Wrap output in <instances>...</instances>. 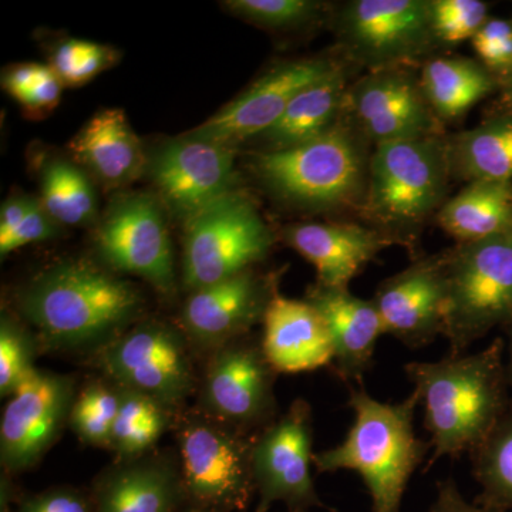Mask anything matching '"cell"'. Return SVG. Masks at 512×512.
Returning <instances> with one entry per match:
<instances>
[{
    "instance_id": "cell-11",
    "label": "cell",
    "mask_w": 512,
    "mask_h": 512,
    "mask_svg": "<svg viewBox=\"0 0 512 512\" xmlns=\"http://www.w3.org/2000/svg\"><path fill=\"white\" fill-rule=\"evenodd\" d=\"M261 340L242 336L208 356L198 384V409L258 434L278 419L275 377Z\"/></svg>"
},
{
    "instance_id": "cell-36",
    "label": "cell",
    "mask_w": 512,
    "mask_h": 512,
    "mask_svg": "<svg viewBox=\"0 0 512 512\" xmlns=\"http://www.w3.org/2000/svg\"><path fill=\"white\" fill-rule=\"evenodd\" d=\"M36 340L8 315L0 322V396H12L35 372Z\"/></svg>"
},
{
    "instance_id": "cell-17",
    "label": "cell",
    "mask_w": 512,
    "mask_h": 512,
    "mask_svg": "<svg viewBox=\"0 0 512 512\" xmlns=\"http://www.w3.org/2000/svg\"><path fill=\"white\" fill-rule=\"evenodd\" d=\"M340 62L316 57L278 64L190 136L227 147L262 136L281 119L296 94L332 72Z\"/></svg>"
},
{
    "instance_id": "cell-35",
    "label": "cell",
    "mask_w": 512,
    "mask_h": 512,
    "mask_svg": "<svg viewBox=\"0 0 512 512\" xmlns=\"http://www.w3.org/2000/svg\"><path fill=\"white\" fill-rule=\"evenodd\" d=\"M431 28L439 49L473 39L490 19V5L481 0H429Z\"/></svg>"
},
{
    "instance_id": "cell-43",
    "label": "cell",
    "mask_w": 512,
    "mask_h": 512,
    "mask_svg": "<svg viewBox=\"0 0 512 512\" xmlns=\"http://www.w3.org/2000/svg\"><path fill=\"white\" fill-rule=\"evenodd\" d=\"M498 106L512 109V67L498 79Z\"/></svg>"
},
{
    "instance_id": "cell-44",
    "label": "cell",
    "mask_w": 512,
    "mask_h": 512,
    "mask_svg": "<svg viewBox=\"0 0 512 512\" xmlns=\"http://www.w3.org/2000/svg\"><path fill=\"white\" fill-rule=\"evenodd\" d=\"M505 335H507V342H505V369H507L508 384L512 389V320L504 328Z\"/></svg>"
},
{
    "instance_id": "cell-12",
    "label": "cell",
    "mask_w": 512,
    "mask_h": 512,
    "mask_svg": "<svg viewBox=\"0 0 512 512\" xmlns=\"http://www.w3.org/2000/svg\"><path fill=\"white\" fill-rule=\"evenodd\" d=\"M313 417L311 404L296 399L282 416L256 434L252 477L258 504L255 512H269L276 503L286 511L326 508L312 478Z\"/></svg>"
},
{
    "instance_id": "cell-7",
    "label": "cell",
    "mask_w": 512,
    "mask_h": 512,
    "mask_svg": "<svg viewBox=\"0 0 512 512\" xmlns=\"http://www.w3.org/2000/svg\"><path fill=\"white\" fill-rule=\"evenodd\" d=\"M185 493L192 507L244 512L255 494L252 450L256 434L195 407L175 414L173 429Z\"/></svg>"
},
{
    "instance_id": "cell-41",
    "label": "cell",
    "mask_w": 512,
    "mask_h": 512,
    "mask_svg": "<svg viewBox=\"0 0 512 512\" xmlns=\"http://www.w3.org/2000/svg\"><path fill=\"white\" fill-rule=\"evenodd\" d=\"M429 512H474V505L467 503L453 478L437 485V497Z\"/></svg>"
},
{
    "instance_id": "cell-6",
    "label": "cell",
    "mask_w": 512,
    "mask_h": 512,
    "mask_svg": "<svg viewBox=\"0 0 512 512\" xmlns=\"http://www.w3.org/2000/svg\"><path fill=\"white\" fill-rule=\"evenodd\" d=\"M443 336L450 355H464L477 340L512 320V232L457 244L441 252Z\"/></svg>"
},
{
    "instance_id": "cell-19",
    "label": "cell",
    "mask_w": 512,
    "mask_h": 512,
    "mask_svg": "<svg viewBox=\"0 0 512 512\" xmlns=\"http://www.w3.org/2000/svg\"><path fill=\"white\" fill-rule=\"evenodd\" d=\"M94 512H183L190 507L177 450L114 460L89 488Z\"/></svg>"
},
{
    "instance_id": "cell-29",
    "label": "cell",
    "mask_w": 512,
    "mask_h": 512,
    "mask_svg": "<svg viewBox=\"0 0 512 512\" xmlns=\"http://www.w3.org/2000/svg\"><path fill=\"white\" fill-rule=\"evenodd\" d=\"M175 414L153 397L121 389L119 414L110 443L114 460H131L154 450L165 431L173 429Z\"/></svg>"
},
{
    "instance_id": "cell-32",
    "label": "cell",
    "mask_w": 512,
    "mask_h": 512,
    "mask_svg": "<svg viewBox=\"0 0 512 512\" xmlns=\"http://www.w3.org/2000/svg\"><path fill=\"white\" fill-rule=\"evenodd\" d=\"M120 403L119 386L106 377L104 380H94L77 393L69 427L84 444L110 450Z\"/></svg>"
},
{
    "instance_id": "cell-22",
    "label": "cell",
    "mask_w": 512,
    "mask_h": 512,
    "mask_svg": "<svg viewBox=\"0 0 512 512\" xmlns=\"http://www.w3.org/2000/svg\"><path fill=\"white\" fill-rule=\"evenodd\" d=\"M262 325V350L276 373L296 375L332 366L335 350L328 326L306 299L276 292Z\"/></svg>"
},
{
    "instance_id": "cell-25",
    "label": "cell",
    "mask_w": 512,
    "mask_h": 512,
    "mask_svg": "<svg viewBox=\"0 0 512 512\" xmlns=\"http://www.w3.org/2000/svg\"><path fill=\"white\" fill-rule=\"evenodd\" d=\"M69 148L79 163L110 187L130 183L144 165L140 140L120 109L94 114Z\"/></svg>"
},
{
    "instance_id": "cell-30",
    "label": "cell",
    "mask_w": 512,
    "mask_h": 512,
    "mask_svg": "<svg viewBox=\"0 0 512 512\" xmlns=\"http://www.w3.org/2000/svg\"><path fill=\"white\" fill-rule=\"evenodd\" d=\"M473 476L481 487L477 507L512 510V399L483 443L470 453Z\"/></svg>"
},
{
    "instance_id": "cell-1",
    "label": "cell",
    "mask_w": 512,
    "mask_h": 512,
    "mask_svg": "<svg viewBox=\"0 0 512 512\" xmlns=\"http://www.w3.org/2000/svg\"><path fill=\"white\" fill-rule=\"evenodd\" d=\"M404 370L423 406L424 426L430 433V464L476 450L512 399L503 338L471 355L412 362Z\"/></svg>"
},
{
    "instance_id": "cell-10",
    "label": "cell",
    "mask_w": 512,
    "mask_h": 512,
    "mask_svg": "<svg viewBox=\"0 0 512 512\" xmlns=\"http://www.w3.org/2000/svg\"><path fill=\"white\" fill-rule=\"evenodd\" d=\"M187 222L183 274L190 291L252 269L274 247L271 228L241 192H229Z\"/></svg>"
},
{
    "instance_id": "cell-4",
    "label": "cell",
    "mask_w": 512,
    "mask_h": 512,
    "mask_svg": "<svg viewBox=\"0 0 512 512\" xmlns=\"http://www.w3.org/2000/svg\"><path fill=\"white\" fill-rule=\"evenodd\" d=\"M446 134L380 144L373 150L359 217L419 258L423 229L448 200Z\"/></svg>"
},
{
    "instance_id": "cell-20",
    "label": "cell",
    "mask_w": 512,
    "mask_h": 512,
    "mask_svg": "<svg viewBox=\"0 0 512 512\" xmlns=\"http://www.w3.org/2000/svg\"><path fill=\"white\" fill-rule=\"evenodd\" d=\"M444 299L440 252L413 259L412 265L379 285L372 301L384 335L393 336L407 348L419 349L443 336Z\"/></svg>"
},
{
    "instance_id": "cell-46",
    "label": "cell",
    "mask_w": 512,
    "mask_h": 512,
    "mask_svg": "<svg viewBox=\"0 0 512 512\" xmlns=\"http://www.w3.org/2000/svg\"><path fill=\"white\" fill-rule=\"evenodd\" d=\"M474 512H494V511L484 510V508H480V507H477V505H474Z\"/></svg>"
},
{
    "instance_id": "cell-2",
    "label": "cell",
    "mask_w": 512,
    "mask_h": 512,
    "mask_svg": "<svg viewBox=\"0 0 512 512\" xmlns=\"http://www.w3.org/2000/svg\"><path fill=\"white\" fill-rule=\"evenodd\" d=\"M18 306L50 349L99 352L136 322L143 299L136 286L73 261L32 279L19 292Z\"/></svg>"
},
{
    "instance_id": "cell-33",
    "label": "cell",
    "mask_w": 512,
    "mask_h": 512,
    "mask_svg": "<svg viewBox=\"0 0 512 512\" xmlns=\"http://www.w3.org/2000/svg\"><path fill=\"white\" fill-rule=\"evenodd\" d=\"M2 87L30 116L40 117L59 104L63 83L50 66L20 63L3 72Z\"/></svg>"
},
{
    "instance_id": "cell-42",
    "label": "cell",
    "mask_w": 512,
    "mask_h": 512,
    "mask_svg": "<svg viewBox=\"0 0 512 512\" xmlns=\"http://www.w3.org/2000/svg\"><path fill=\"white\" fill-rule=\"evenodd\" d=\"M29 198H10L3 204L0 211V244L8 241L13 232L19 227L28 208Z\"/></svg>"
},
{
    "instance_id": "cell-21",
    "label": "cell",
    "mask_w": 512,
    "mask_h": 512,
    "mask_svg": "<svg viewBox=\"0 0 512 512\" xmlns=\"http://www.w3.org/2000/svg\"><path fill=\"white\" fill-rule=\"evenodd\" d=\"M286 244L316 269V284L326 288H349L353 278L392 239L366 224L355 222H303L285 228Z\"/></svg>"
},
{
    "instance_id": "cell-3",
    "label": "cell",
    "mask_w": 512,
    "mask_h": 512,
    "mask_svg": "<svg viewBox=\"0 0 512 512\" xmlns=\"http://www.w3.org/2000/svg\"><path fill=\"white\" fill-rule=\"evenodd\" d=\"M419 404L414 392L403 402L382 403L363 387L350 386L355 421L339 446L313 454L316 471H356L372 498L373 512H400L410 478L431 451L430 441L414 431Z\"/></svg>"
},
{
    "instance_id": "cell-13",
    "label": "cell",
    "mask_w": 512,
    "mask_h": 512,
    "mask_svg": "<svg viewBox=\"0 0 512 512\" xmlns=\"http://www.w3.org/2000/svg\"><path fill=\"white\" fill-rule=\"evenodd\" d=\"M77 383L72 376L36 369L9 397L0 423V463L5 474L37 466L69 426Z\"/></svg>"
},
{
    "instance_id": "cell-18",
    "label": "cell",
    "mask_w": 512,
    "mask_h": 512,
    "mask_svg": "<svg viewBox=\"0 0 512 512\" xmlns=\"http://www.w3.org/2000/svg\"><path fill=\"white\" fill-rule=\"evenodd\" d=\"M150 174L171 210L188 221L234 191V151L187 136L165 144L154 154Z\"/></svg>"
},
{
    "instance_id": "cell-23",
    "label": "cell",
    "mask_w": 512,
    "mask_h": 512,
    "mask_svg": "<svg viewBox=\"0 0 512 512\" xmlns=\"http://www.w3.org/2000/svg\"><path fill=\"white\" fill-rule=\"evenodd\" d=\"M328 326L335 350L336 375L345 383H362L372 367L377 340L384 335L382 320L373 301L357 298L349 288L315 284L306 293Z\"/></svg>"
},
{
    "instance_id": "cell-45",
    "label": "cell",
    "mask_w": 512,
    "mask_h": 512,
    "mask_svg": "<svg viewBox=\"0 0 512 512\" xmlns=\"http://www.w3.org/2000/svg\"><path fill=\"white\" fill-rule=\"evenodd\" d=\"M183 512H215V511L205 510V508L192 507V505H190V507L185 508V510Z\"/></svg>"
},
{
    "instance_id": "cell-8",
    "label": "cell",
    "mask_w": 512,
    "mask_h": 512,
    "mask_svg": "<svg viewBox=\"0 0 512 512\" xmlns=\"http://www.w3.org/2000/svg\"><path fill=\"white\" fill-rule=\"evenodd\" d=\"M333 22L343 62L367 72L420 67L440 50L429 0H350Z\"/></svg>"
},
{
    "instance_id": "cell-37",
    "label": "cell",
    "mask_w": 512,
    "mask_h": 512,
    "mask_svg": "<svg viewBox=\"0 0 512 512\" xmlns=\"http://www.w3.org/2000/svg\"><path fill=\"white\" fill-rule=\"evenodd\" d=\"M227 8L238 16L268 29H295L318 19L325 3L312 0H231Z\"/></svg>"
},
{
    "instance_id": "cell-15",
    "label": "cell",
    "mask_w": 512,
    "mask_h": 512,
    "mask_svg": "<svg viewBox=\"0 0 512 512\" xmlns=\"http://www.w3.org/2000/svg\"><path fill=\"white\" fill-rule=\"evenodd\" d=\"M96 245L111 268L140 276L165 295L174 291L170 234L160 205L150 195L117 201L97 229Z\"/></svg>"
},
{
    "instance_id": "cell-27",
    "label": "cell",
    "mask_w": 512,
    "mask_h": 512,
    "mask_svg": "<svg viewBox=\"0 0 512 512\" xmlns=\"http://www.w3.org/2000/svg\"><path fill=\"white\" fill-rule=\"evenodd\" d=\"M420 83L441 124L467 114L476 104L498 93V79L477 59L433 56L421 64Z\"/></svg>"
},
{
    "instance_id": "cell-14",
    "label": "cell",
    "mask_w": 512,
    "mask_h": 512,
    "mask_svg": "<svg viewBox=\"0 0 512 512\" xmlns=\"http://www.w3.org/2000/svg\"><path fill=\"white\" fill-rule=\"evenodd\" d=\"M417 69L367 72L350 84L346 111L373 146L446 134L424 96Z\"/></svg>"
},
{
    "instance_id": "cell-9",
    "label": "cell",
    "mask_w": 512,
    "mask_h": 512,
    "mask_svg": "<svg viewBox=\"0 0 512 512\" xmlns=\"http://www.w3.org/2000/svg\"><path fill=\"white\" fill-rule=\"evenodd\" d=\"M96 355L111 383L153 397L175 413L187 407L200 384L183 330L158 320L131 326Z\"/></svg>"
},
{
    "instance_id": "cell-24",
    "label": "cell",
    "mask_w": 512,
    "mask_h": 512,
    "mask_svg": "<svg viewBox=\"0 0 512 512\" xmlns=\"http://www.w3.org/2000/svg\"><path fill=\"white\" fill-rule=\"evenodd\" d=\"M350 66L340 62L332 72L296 94L288 109L262 137L268 150H286L315 140L338 126L348 106Z\"/></svg>"
},
{
    "instance_id": "cell-47",
    "label": "cell",
    "mask_w": 512,
    "mask_h": 512,
    "mask_svg": "<svg viewBox=\"0 0 512 512\" xmlns=\"http://www.w3.org/2000/svg\"><path fill=\"white\" fill-rule=\"evenodd\" d=\"M286 512H309V511H286Z\"/></svg>"
},
{
    "instance_id": "cell-28",
    "label": "cell",
    "mask_w": 512,
    "mask_h": 512,
    "mask_svg": "<svg viewBox=\"0 0 512 512\" xmlns=\"http://www.w3.org/2000/svg\"><path fill=\"white\" fill-rule=\"evenodd\" d=\"M436 222L457 244L512 232V181H474L437 212Z\"/></svg>"
},
{
    "instance_id": "cell-40",
    "label": "cell",
    "mask_w": 512,
    "mask_h": 512,
    "mask_svg": "<svg viewBox=\"0 0 512 512\" xmlns=\"http://www.w3.org/2000/svg\"><path fill=\"white\" fill-rule=\"evenodd\" d=\"M52 221V218L43 210L42 204L33 200V198H29L25 217H23L19 227L16 228L8 241L0 244L2 258L8 256L10 252L16 251V249L26 247V245L56 237L59 229Z\"/></svg>"
},
{
    "instance_id": "cell-39",
    "label": "cell",
    "mask_w": 512,
    "mask_h": 512,
    "mask_svg": "<svg viewBox=\"0 0 512 512\" xmlns=\"http://www.w3.org/2000/svg\"><path fill=\"white\" fill-rule=\"evenodd\" d=\"M12 512H94L89 490L57 485L19 500Z\"/></svg>"
},
{
    "instance_id": "cell-38",
    "label": "cell",
    "mask_w": 512,
    "mask_h": 512,
    "mask_svg": "<svg viewBox=\"0 0 512 512\" xmlns=\"http://www.w3.org/2000/svg\"><path fill=\"white\" fill-rule=\"evenodd\" d=\"M471 45L478 62L500 79L512 67V18L490 16L471 39Z\"/></svg>"
},
{
    "instance_id": "cell-26",
    "label": "cell",
    "mask_w": 512,
    "mask_h": 512,
    "mask_svg": "<svg viewBox=\"0 0 512 512\" xmlns=\"http://www.w3.org/2000/svg\"><path fill=\"white\" fill-rule=\"evenodd\" d=\"M451 177L474 181H512V109L498 106L476 127L446 134Z\"/></svg>"
},
{
    "instance_id": "cell-31",
    "label": "cell",
    "mask_w": 512,
    "mask_h": 512,
    "mask_svg": "<svg viewBox=\"0 0 512 512\" xmlns=\"http://www.w3.org/2000/svg\"><path fill=\"white\" fill-rule=\"evenodd\" d=\"M40 204L53 221L87 225L96 215V195L89 178L66 161H52L42 174Z\"/></svg>"
},
{
    "instance_id": "cell-16",
    "label": "cell",
    "mask_w": 512,
    "mask_h": 512,
    "mask_svg": "<svg viewBox=\"0 0 512 512\" xmlns=\"http://www.w3.org/2000/svg\"><path fill=\"white\" fill-rule=\"evenodd\" d=\"M278 292L275 279L252 269L191 291L181 313V330L194 352H212L248 335L264 322L266 309Z\"/></svg>"
},
{
    "instance_id": "cell-34",
    "label": "cell",
    "mask_w": 512,
    "mask_h": 512,
    "mask_svg": "<svg viewBox=\"0 0 512 512\" xmlns=\"http://www.w3.org/2000/svg\"><path fill=\"white\" fill-rule=\"evenodd\" d=\"M119 59V52L113 47L89 40L67 39L53 49L49 66L63 86L77 87L89 83Z\"/></svg>"
},
{
    "instance_id": "cell-5",
    "label": "cell",
    "mask_w": 512,
    "mask_h": 512,
    "mask_svg": "<svg viewBox=\"0 0 512 512\" xmlns=\"http://www.w3.org/2000/svg\"><path fill=\"white\" fill-rule=\"evenodd\" d=\"M367 138L348 111L338 126L315 140L286 150L255 154L251 167L278 200L309 211H356L365 200Z\"/></svg>"
}]
</instances>
